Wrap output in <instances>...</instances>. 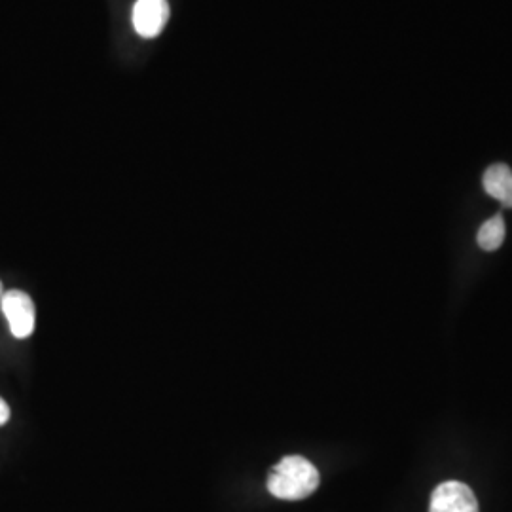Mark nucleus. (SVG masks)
Wrapping results in <instances>:
<instances>
[{"instance_id": "1", "label": "nucleus", "mask_w": 512, "mask_h": 512, "mask_svg": "<svg viewBox=\"0 0 512 512\" xmlns=\"http://www.w3.org/2000/svg\"><path fill=\"white\" fill-rule=\"evenodd\" d=\"M319 486L315 465L302 456L283 458L268 476V490L277 499L298 501L310 497Z\"/></svg>"}, {"instance_id": "2", "label": "nucleus", "mask_w": 512, "mask_h": 512, "mask_svg": "<svg viewBox=\"0 0 512 512\" xmlns=\"http://www.w3.org/2000/svg\"><path fill=\"white\" fill-rule=\"evenodd\" d=\"M2 313L16 338H29L35 330V306L29 294L8 291L2 296Z\"/></svg>"}, {"instance_id": "3", "label": "nucleus", "mask_w": 512, "mask_h": 512, "mask_svg": "<svg viewBox=\"0 0 512 512\" xmlns=\"http://www.w3.org/2000/svg\"><path fill=\"white\" fill-rule=\"evenodd\" d=\"M429 512H478V503L467 484L452 480L435 488Z\"/></svg>"}, {"instance_id": "4", "label": "nucleus", "mask_w": 512, "mask_h": 512, "mask_svg": "<svg viewBox=\"0 0 512 512\" xmlns=\"http://www.w3.org/2000/svg\"><path fill=\"white\" fill-rule=\"evenodd\" d=\"M169 18L167 0H137L133 8V27L145 38L158 37Z\"/></svg>"}, {"instance_id": "5", "label": "nucleus", "mask_w": 512, "mask_h": 512, "mask_svg": "<svg viewBox=\"0 0 512 512\" xmlns=\"http://www.w3.org/2000/svg\"><path fill=\"white\" fill-rule=\"evenodd\" d=\"M484 190L488 196L512 209V169L509 165H490L484 173Z\"/></svg>"}, {"instance_id": "6", "label": "nucleus", "mask_w": 512, "mask_h": 512, "mask_svg": "<svg viewBox=\"0 0 512 512\" xmlns=\"http://www.w3.org/2000/svg\"><path fill=\"white\" fill-rule=\"evenodd\" d=\"M478 245L484 251H497L503 241H505V220L501 215H495L490 220H486L480 230H478Z\"/></svg>"}, {"instance_id": "7", "label": "nucleus", "mask_w": 512, "mask_h": 512, "mask_svg": "<svg viewBox=\"0 0 512 512\" xmlns=\"http://www.w3.org/2000/svg\"><path fill=\"white\" fill-rule=\"evenodd\" d=\"M8 420H10V406L0 399V425L8 423Z\"/></svg>"}]
</instances>
